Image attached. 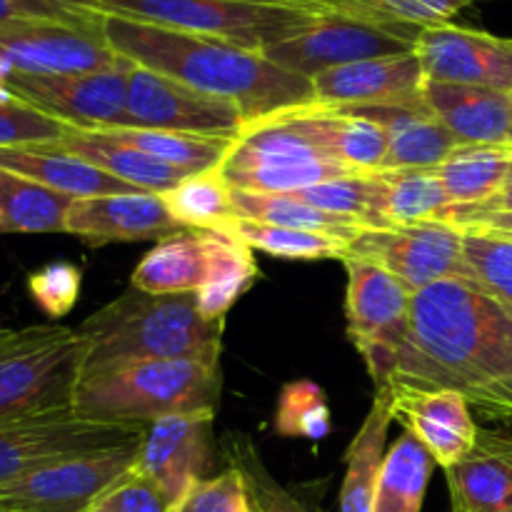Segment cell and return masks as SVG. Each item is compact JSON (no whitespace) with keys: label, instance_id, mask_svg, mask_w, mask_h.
Wrapping results in <instances>:
<instances>
[{"label":"cell","instance_id":"obj_1","mask_svg":"<svg viewBox=\"0 0 512 512\" xmlns=\"http://www.w3.org/2000/svg\"><path fill=\"white\" fill-rule=\"evenodd\" d=\"M413 340L433 388H453L475 413L512 425V315L463 280L413 295Z\"/></svg>","mask_w":512,"mask_h":512},{"label":"cell","instance_id":"obj_2","mask_svg":"<svg viewBox=\"0 0 512 512\" xmlns=\"http://www.w3.org/2000/svg\"><path fill=\"white\" fill-rule=\"evenodd\" d=\"M103 35L110 48L133 65L168 75L200 93L233 100L248 123L315 103L313 80L225 40L115 15L103 18Z\"/></svg>","mask_w":512,"mask_h":512},{"label":"cell","instance_id":"obj_3","mask_svg":"<svg viewBox=\"0 0 512 512\" xmlns=\"http://www.w3.org/2000/svg\"><path fill=\"white\" fill-rule=\"evenodd\" d=\"M223 323L200 313L195 293L150 295L130 288L78 325L85 340L83 375L145 360H220Z\"/></svg>","mask_w":512,"mask_h":512},{"label":"cell","instance_id":"obj_4","mask_svg":"<svg viewBox=\"0 0 512 512\" xmlns=\"http://www.w3.org/2000/svg\"><path fill=\"white\" fill-rule=\"evenodd\" d=\"M218 395L220 360H145L83 375L73 408L98 420L150 425L168 415L215 410Z\"/></svg>","mask_w":512,"mask_h":512},{"label":"cell","instance_id":"obj_5","mask_svg":"<svg viewBox=\"0 0 512 512\" xmlns=\"http://www.w3.org/2000/svg\"><path fill=\"white\" fill-rule=\"evenodd\" d=\"M330 8L315 0H100V13L225 40L263 53L313 28Z\"/></svg>","mask_w":512,"mask_h":512},{"label":"cell","instance_id":"obj_6","mask_svg":"<svg viewBox=\"0 0 512 512\" xmlns=\"http://www.w3.org/2000/svg\"><path fill=\"white\" fill-rule=\"evenodd\" d=\"M233 190L300 193L353 175L333 158L308 118V105L250 120L218 168Z\"/></svg>","mask_w":512,"mask_h":512},{"label":"cell","instance_id":"obj_7","mask_svg":"<svg viewBox=\"0 0 512 512\" xmlns=\"http://www.w3.org/2000/svg\"><path fill=\"white\" fill-rule=\"evenodd\" d=\"M83 360L78 328H0V418L73 408Z\"/></svg>","mask_w":512,"mask_h":512},{"label":"cell","instance_id":"obj_8","mask_svg":"<svg viewBox=\"0 0 512 512\" xmlns=\"http://www.w3.org/2000/svg\"><path fill=\"white\" fill-rule=\"evenodd\" d=\"M145 428L90 418L75 408L0 418V485L58 460L133 443Z\"/></svg>","mask_w":512,"mask_h":512},{"label":"cell","instance_id":"obj_9","mask_svg":"<svg viewBox=\"0 0 512 512\" xmlns=\"http://www.w3.org/2000/svg\"><path fill=\"white\" fill-rule=\"evenodd\" d=\"M420 33L423 28L415 25L378 23L343 10H328L313 28L263 50V55L280 68L313 80L343 65L415 53Z\"/></svg>","mask_w":512,"mask_h":512},{"label":"cell","instance_id":"obj_10","mask_svg":"<svg viewBox=\"0 0 512 512\" xmlns=\"http://www.w3.org/2000/svg\"><path fill=\"white\" fill-rule=\"evenodd\" d=\"M143 438L43 465L0 485V512H85L110 485L133 473Z\"/></svg>","mask_w":512,"mask_h":512},{"label":"cell","instance_id":"obj_11","mask_svg":"<svg viewBox=\"0 0 512 512\" xmlns=\"http://www.w3.org/2000/svg\"><path fill=\"white\" fill-rule=\"evenodd\" d=\"M245 125L248 118L233 100L200 93L190 85L140 65H133L130 70L123 123L118 128L170 130L235 140Z\"/></svg>","mask_w":512,"mask_h":512},{"label":"cell","instance_id":"obj_12","mask_svg":"<svg viewBox=\"0 0 512 512\" xmlns=\"http://www.w3.org/2000/svg\"><path fill=\"white\" fill-rule=\"evenodd\" d=\"M130 63L115 53L103 25L33 20L0 28V93L8 75H80Z\"/></svg>","mask_w":512,"mask_h":512},{"label":"cell","instance_id":"obj_13","mask_svg":"<svg viewBox=\"0 0 512 512\" xmlns=\"http://www.w3.org/2000/svg\"><path fill=\"white\" fill-rule=\"evenodd\" d=\"M345 258L388 270L415 295L443 280H463V230L445 220L363 230L348 243Z\"/></svg>","mask_w":512,"mask_h":512},{"label":"cell","instance_id":"obj_14","mask_svg":"<svg viewBox=\"0 0 512 512\" xmlns=\"http://www.w3.org/2000/svg\"><path fill=\"white\" fill-rule=\"evenodd\" d=\"M133 63L80 75H8L5 93L63 120L75 130H103L123 123Z\"/></svg>","mask_w":512,"mask_h":512},{"label":"cell","instance_id":"obj_15","mask_svg":"<svg viewBox=\"0 0 512 512\" xmlns=\"http://www.w3.org/2000/svg\"><path fill=\"white\" fill-rule=\"evenodd\" d=\"M425 80L512 93V38L443 23L423 28L415 43Z\"/></svg>","mask_w":512,"mask_h":512},{"label":"cell","instance_id":"obj_16","mask_svg":"<svg viewBox=\"0 0 512 512\" xmlns=\"http://www.w3.org/2000/svg\"><path fill=\"white\" fill-rule=\"evenodd\" d=\"M213 420L215 410H203L158 418L145 428L135 470L165 495L170 508L205 478Z\"/></svg>","mask_w":512,"mask_h":512},{"label":"cell","instance_id":"obj_17","mask_svg":"<svg viewBox=\"0 0 512 512\" xmlns=\"http://www.w3.org/2000/svg\"><path fill=\"white\" fill-rule=\"evenodd\" d=\"M388 393L390 415L433 455L435 465L453 468L478 443V425L468 400L453 388H378Z\"/></svg>","mask_w":512,"mask_h":512},{"label":"cell","instance_id":"obj_18","mask_svg":"<svg viewBox=\"0 0 512 512\" xmlns=\"http://www.w3.org/2000/svg\"><path fill=\"white\" fill-rule=\"evenodd\" d=\"M425 75L415 53L373 58L315 75V103L328 108L408 105L423 100Z\"/></svg>","mask_w":512,"mask_h":512},{"label":"cell","instance_id":"obj_19","mask_svg":"<svg viewBox=\"0 0 512 512\" xmlns=\"http://www.w3.org/2000/svg\"><path fill=\"white\" fill-rule=\"evenodd\" d=\"M188 230L170 215L165 198L158 193L105 195V198L75 200L68 213L65 233L90 245L140 243L165 240Z\"/></svg>","mask_w":512,"mask_h":512},{"label":"cell","instance_id":"obj_20","mask_svg":"<svg viewBox=\"0 0 512 512\" xmlns=\"http://www.w3.org/2000/svg\"><path fill=\"white\" fill-rule=\"evenodd\" d=\"M423 103L460 145L512 143V93L425 80Z\"/></svg>","mask_w":512,"mask_h":512},{"label":"cell","instance_id":"obj_21","mask_svg":"<svg viewBox=\"0 0 512 512\" xmlns=\"http://www.w3.org/2000/svg\"><path fill=\"white\" fill-rule=\"evenodd\" d=\"M445 475L453 512H512V435L480 428L473 453Z\"/></svg>","mask_w":512,"mask_h":512},{"label":"cell","instance_id":"obj_22","mask_svg":"<svg viewBox=\"0 0 512 512\" xmlns=\"http://www.w3.org/2000/svg\"><path fill=\"white\" fill-rule=\"evenodd\" d=\"M0 168L35 180L45 188L63 193L73 200L105 198V195L138 193V188L95 168L88 160L58 148V145H25V148H0Z\"/></svg>","mask_w":512,"mask_h":512},{"label":"cell","instance_id":"obj_23","mask_svg":"<svg viewBox=\"0 0 512 512\" xmlns=\"http://www.w3.org/2000/svg\"><path fill=\"white\" fill-rule=\"evenodd\" d=\"M368 115L383 125L388 135V158L383 170L400 168H438L455 148V135L425 108V103L408 105H370L350 108Z\"/></svg>","mask_w":512,"mask_h":512},{"label":"cell","instance_id":"obj_24","mask_svg":"<svg viewBox=\"0 0 512 512\" xmlns=\"http://www.w3.org/2000/svg\"><path fill=\"white\" fill-rule=\"evenodd\" d=\"M208 280V245L203 230H180L143 255L130 288L150 295L198 293Z\"/></svg>","mask_w":512,"mask_h":512},{"label":"cell","instance_id":"obj_25","mask_svg":"<svg viewBox=\"0 0 512 512\" xmlns=\"http://www.w3.org/2000/svg\"><path fill=\"white\" fill-rule=\"evenodd\" d=\"M53 145L88 160L95 168L105 170L113 178L123 180V183L133 185L138 190H145V193L165 195L173 188H178L185 178H190L183 170L170 168V165L145 155L143 150L115 143V140L105 138V135L95 133V130H70L65 138H60Z\"/></svg>","mask_w":512,"mask_h":512},{"label":"cell","instance_id":"obj_26","mask_svg":"<svg viewBox=\"0 0 512 512\" xmlns=\"http://www.w3.org/2000/svg\"><path fill=\"white\" fill-rule=\"evenodd\" d=\"M390 423H393V415H390L388 393L375 390L373 408L365 415L363 425L345 453L348 468H345L343 488H340L338 512H373L380 470L388 453L385 445H388Z\"/></svg>","mask_w":512,"mask_h":512},{"label":"cell","instance_id":"obj_27","mask_svg":"<svg viewBox=\"0 0 512 512\" xmlns=\"http://www.w3.org/2000/svg\"><path fill=\"white\" fill-rule=\"evenodd\" d=\"M308 118L315 133L350 173H378L388 158V135L383 125L350 108L310 103Z\"/></svg>","mask_w":512,"mask_h":512},{"label":"cell","instance_id":"obj_28","mask_svg":"<svg viewBox=\"0 0 512 512\" xmlns=\"http://www.w3.org/2000/svg\"><path fill=\"white\" fill-rule=\"evenodd\" d=\"M512 165L508 145H458L438 165L440 183L455 208H478L503 190Z\"/></svg>","mask_w":512,"mask_h":512},{"label":"cell","instance_id":"obj_29","mask_svg":"<svg viewBox=\"0 0 512 512\" xmlns=\"http://www.w3.org/2000/svg\"><path fill=\"white\" fill-rule=\"evenodd\" d=\"M208 245V280L195 293L198 310L208 320H225V313L258 280V263L253 250L238 238L203 230Z\"/></svg>","mask_w":512,"mask_h":512},{"label":"cell","instance_id":"obj_30","mask_svg":"<svg viewBox=\"0 0 512 512\" xmlns=\"http://www.w3.org/2000/svg\"><path fill=\"white\" fill-rule=\"evenodd\" d=\"M75 200L0 168V235L65 233Z\"/></svg>","mask_w":512,"mask_h":512},{"label":"cell","instance_id":"obj_31","mask_svg":"<svg viewBox=\"0 0 512 512\" xmlns=\"http://www.w3.org/2000/svg\"><path fill=\"white\" fill-rule=\"evenodd\" d=\"M95 133L115 140V143L130 145L135 150H143L150 158L170 165L175 170H183L185 175H198L218 170L223 165L225 155L233 148V140L228 138H205V135L170 133V130H148V128H103Z\"/></svg>","mask_w":512,"mask_h":512},{"label":"cell","instance_id":"obj_32","mask_svg":"<svg viewBox=\"0 0 512 512\" xmlns=\"http://www.w3.org/2000/svg\"><path fill=\"white\" fill-rule=\"evenodd\" d=\"M433 455L405 430L388 448L380 470L373 512H420L433 473Z\"/></svg>","mask_w":512,"mask_h":512},{"label":"cell","instance_id":"obj_33","mask_svg":"<svg viewBox=\"0 0 512 512\" xmlns=\"http://www.w3.org/2000/svg\"><path fill=\"white\" fill-rule=\"evenodd\" d=\"M323 213L350 220L363 230L390 228L385 215V185L378 173H353L345 178L325 180L295 193Z\"/></svg>","mask_w":512,"mask_h":512},{"label":"cell","instance_id":"obj_34","mask_svg":"<svg viewBox=\"0 0 512 512\" xmlns=\"http://www.w3.org/2000/svg\"><path fill=\"white\" fill-rule=\"evenodd\" d=\"M233 190V188H230ZM233 208L238 218L258 220L268 225H283V228L313 230V233L333 235V238L353 243L363 228L350 220L335 218L323 213L298 198L295 193H248V190H233Z\"/></svg>","mask_w":512,"mask_h":512},{"label":"cell","instance_id":"obj_35","mask_svg":"<svg viewBox=\"0 0 512 512\" xmlns=\"http://www.w3.org/2000/svg\"><path fill=\"white\" fill-rule=\"evenodd\" d=\"M385 185V215L390 228L438 220L450 208L435 168L380 170Z\"/></svg>","mask_w":512,"mask_h":512},{"label":"cell","instance_id":"obj_36","mask_svg":"<svg viewBox=\"0 0 512 512\" xmlns=\"http://www.w3.org/2000/svg\"><path fill=\"white\" fill-rule=\"evenodd\" d=\"M163 198L170 215L188 230L225 233L238 218L233 208V190L220 178L218 170L190 175Z\"/></svg>","mask_w":512,"mask_h":512},{"label":"cell","instance_id":"obj_37","mask_svg":"<svg viewBox=\"0 0 512 512\" xmlns=\"http://www.w3.org/2000/svg\"><path fill=\"white\" fill-rule=\"evenodd\" d=\"M225 235H233L250 250L285 260H343L348 250V243L333 235L283 228V225H268L248 218H235Z\"/></svg>","mask_w":512,"mask_h":512},{"label":"cell","instance_id":"obj_38","mask_svg":"<svg viewBox=\"0 0 512 512\" xmlns=\"http://www.w3.org/2000/svg\"><path fill=\"white\" fill-rule=\"evenodd\" d=\"M463 283L512 315V240L463 230Z\"/></svg>","mask_w":512,"mask_h":512},{"label":"cell","instance_id":"obj_39","mask_svg":"<svg viewBox=\"0 0 512 512\" xmlns=\"http://www.w3.org/2000/svg\"><path fill=\"white\" fill-rule=\"evenodd\" d=\"M333 418H330L328 400L323 388L313 380H295L283 385L275 408V430L283 438L323 440L330 435Z\"/></svg>","mask_w":512,"mask_h":512},{"label":"cell","instance_id":"obj_40","mask_svg":"<svg viewBox=\"0 0 512 512\" xmlns=\"http://www.w3.org/2000/svg\"><path fill=\"white\" fill-rule=\"evenodd\" d=\"M473 3L480 0H343L338 10L378 23L430 28V25L450 23L458 10Z\"/></svg>","mask_w":512,"mask_h":512},{"label":"cell","instance_id":"obj_41","mask_svg":"<svg viewBox=\"0 0 512 512\" xmlns=\"http://www.w3.org/2000/svg\"><path fill=\"white\" fill-rule=\"evenodd\" d=\"M68 123L33 108L10 93H0V148L58 143L70 133Z\"/></svg>","mask_w":512,"mask_h":512},{"label":"cell","instance_id":"obj_42","mask_svg":"<svg viewBox=\"0 0 512 512\" xmlns=\"http://www.w3.org/2000/svg\"><path fill=\"white\" fill-rule=\"evenodd\" d=\"M228 450L230 460L238 463L240 470L245 473V478H248L255 512H318L313 505L305 503L303 498H298V495L290 493L288 488L275 483L273 475L265 470L260 455L255 453V448L243 438V435H230Z\"/></svg>","mask_w":512,"mask_h":512},{"label":"cell","instance_id":"obj_43","mask_svg":"<svg viewBox=\"0 0 512 512\" xmlns=\"http://www.w3.org/2000/svg\"><path fill=\"white\" fill-rule=\"evenodd\" d=\"M173 512H255V503L240 465L228 460L223 473L195 483Z\"/></svg>","mask_w":512,"mask_h":512},{"label":"cell","instance_id":"obj_44","mask_svg":"<svg viewBox=\"0 0 512 512\" xmlns=\"http://www.w3.org/2000/svg\"><path fill=\"white\" fill-rule=\"evenodd\" d=\"M100 0H0V28L33 20L70 25H103Z\"/></svg>","mask_w":512,"mask_h":512},{"label":"cell","instance_id":"obj_45","mask_svg":"<svg viewBox=\"0 0 512 512\" xmlns=\"http://www.w3.org/2000/svg\"><path fill=\"white\" fill-rule=\"evenodd\" d=\"M28 293L48 318H65L75 308L83 288V275L73 263H50L28 275Z\"/></svg>","mask_w":512,"mask_h":512},{"label":"cell","instance_id":"obj_46","mask_svg":"<svg viewBox=\"0 0 512 512\" xmlns=\"http://www.w3.org/2000/svg\"><path fill=\"white\" fill-rule=\"evenodd\" d=\"M85 512H173V508L148 478L133 470L95 498Z\"/></svg>","mask_w":512,"mask_h":512},{"label":"cell","instance_id":"obj_47","mask_svg":"<svg viewBox=\"0 0 512 512\" xmlns=\"http://www.w3.org/2000/svg\"><path fill=\"white\" fill-rule=\"evenodd\" d=\"M438 220H445L460 230H475V233H490L512 240V210H468L450 205Z\"/></svg>","mask_w":512,"mask_h":512},{"label":"cell","instance_id":"obj_48","mask_svg":"<svg viewBox=\"0 0 512 512\" xmlns=\"http://www.w3.org/2000/svg\"><path fill=\"white\" fill-rule=\"evenodd\" d=\"M468 210H512V165H510V173H508V180H505L503 190H500L490 203L478 205V208H468Z\"/></svg>","mask_w":512,"mask_h":512},{"label":"cell","instance_id":"obj_49","mask_svg":"<svg viewBox=\"0 0 512 512\" xmlns=\"http://www.w3.org/2000/svg\"><path fill=\"white\" fill-rule=\"evenodd\" d=\"M318 3H325V5H330V8L338 10L340 5H343V0H318Z\"/></svg>","mask_w":512,"mask_h":512},{"label":"cell","instance_id":"obj_50","mask_svg":"<svg viewBox=\"0 0 512 512\" xmlns=\"http://www.w3.org/2000/svg\"><path fill=\"white\" fill-rule=\"evenodd\" d=\"M315 3H318V0H315Z\"/></svg>","mask_w":512,"mask_h":512}]
</instances>
